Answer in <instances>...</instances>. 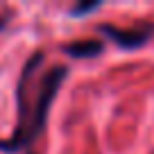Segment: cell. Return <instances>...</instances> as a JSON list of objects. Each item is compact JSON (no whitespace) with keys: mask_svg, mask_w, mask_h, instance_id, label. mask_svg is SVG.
I'll list each match as a JSON object with an SVG mask.
<instances>
[{"mask_svg":"<svg viewBox=\"0 0 154 154\" xmlns=\"http://www.w3.org/2000/svg\"><path fill=\"white\" fill-rule=\"evenodd\" d=\"M68 77V66L45 63L36 50L25 59L16 82V122L7 138H0V154H41V138L48 127L50 106Z\"/></svg>","mask_w":154,"mask_h":154,"instance_id":"6da1fadb","label":"cell"},{"mask_svg":"<svg viewBox=\"0 0 154 154\" xmlns=\"http://www.w3.org/2000/svg\"><path fill=\"white\" fill-rule=\"evenodd\" d=\"M97 32L120 50H138L149 38H154V23H140L134 27H116V25L104 23L97 25Z\"/></svg>","mask_w":154,"mask_h":154,"instance_id":"7a4b0ae2","label":"cell"},{"mask_svg":"<svg viewBox=\"0 0 154 154\" xmlns=\"http://www.w3.org/2000/svg\"><path fill=\"white\" fill-rule=\"evenodd\" d=\"M102 50H104L102 38H77V41H70L68 45H63V52L70 59H93L102 54Z\"/></svg>","mask_w":154,"mask_h":154,"instance_id":"3957f363","label":"cell"},{"mask_svg":"<svg viewBox=\"0 0 154 154\" xmlns=\"http://www.w3.org/2000/svg\"><path fill=\"white\" fill-rule=\"evenodd\" d=\"M102 7L100 0H95V2H77V5H72L70 9H68V14L75 16V18H82V16H88L93 14V11H97Z\"/></svg>","mask_w":154,"mask_h":154,"instance_id":"277c9868","label":"cell"},{"mask_svg":"<svg viewBox=\"0 0 154 154\" xmlns=\"http://www.w3.org/2000/svg\"><path fill=\"white\" fill-rule=\"evenodd\" d=\"M7 27V18H5V16H0V29H5Z\"/></svg>","mask_w":154,"mask_h":154,"instance_id":"5b68a950","label":"cell"}]
</instances>
